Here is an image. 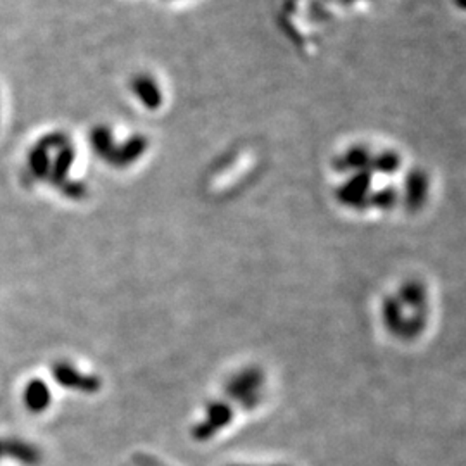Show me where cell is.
<instances>
[{"label":"cell","instance_id":"1","mask_svg":"<svg viewBox=\"0 0 466 466\" xmlns=\"http://www.w3.org/2000/svg\"><path fill=\"white\" fill-rule=\"evenodd\" d=\"M264 375L260 368H246L235 373L224 385V392L231 399L239 401L244 410H253L260 403V390L263 389Z\"/></svg>","mask_w":466,"mask_h":466},{"label":"cell","instance_id":"2","mask_svg":"<svg viewBox=\"0 0 466 466\" xmlns=\"http://www.w3.org/2000/svg\"><path fill=\"white\" fill-rule=\"evenodd\" d=\"M233 418V410L224 401H211L206 407V416L192 428V437L204 442L220 434Z\"/></svg>","mask_w":466,"mask_h":466},{"label":"cell","instance_id":"3","mask_svg":"<svg viewBox=\"0 0 466 466\" xmlns=\"http://www.w3.org/2000/svg\"><path fill=\"white\" fill-rule=\"evenodd\" d=\"M370 187H372V173L358 171L354 176L347 180L339 190H337V199L349 207H363L368 204Z\"/></svg>","mask_w":466,"mask_h":466},{"label":"cell","instance_id":"4","mask_svg":"<svg viewBox=\"0 0 466 466\" xmlns=\"http://www.w3.org/2000/svg\"><path fill=\"white\" fill-rule=\"evenodd\" d=\"M428 193L427 175L421 171H411L406 176L404 185V204L410 211H418L423 207Z\"/></svg>","mask_w":466,"mask_h":466},{"label":"cell","instance_id":"5","mask_svg":"<svg viewBox=\"0 0 466 466\" xmlns=\"http://www.w3.org/2000/svg\"><path fill=\"white\" fill-rule=\"evenodd\" d=\"M147 138L142 137V135H135V137L128 138L125 144H121L120 147L116 145L114 154L111 156L109 162L118 168H125V166H130L131 162H135L137 159H140V156L147 151Z\"/></svg>","mask_w":466,"mask_h":466},{"label":"cell","instance_id":"6","mask_svg":"<svg viewBox=\"0 0 466 466\" xmlns=\"http://www.w3.org/2000/svg\"><path fill=\"white\" fill-rule=\"evenodd\" d=\"M56 379L59 380L63 385L73 387V389H80L83 392H97L100 387V380L97 377H87L83 373L76 372L73 366L70 365H59L56 368Z\"/></svg>","mask_w":466,"mask_h":466},{"label":"cell","instance_id":"7","mask_svg":"<svg viewBox=\"0 0 466 466\" xmlns=\"http://www.w3.org/2000/svg\"><path fill=\"white\" fill-rule=\"evenodd\" d=\"M382 316L383 323L396 337H401L404 325H406V313H404V306L401 304L397 297H387L382 306Z\"/></svg>","mask_w":466,"mask_h":466},{"label":"cell","instance_id":"8","mask_svg":"<svg viewBox=\"0 0 466 466\" xmlns=\"http://www.w3.org/2000/svg\"><path fill=\"white\" fill-rule=\"evenodd\" d=\"M397 299L403 306L413 309L414 313H421L425 315V308H427V290L420 282H407L401 287Z\"/></svg>","mask_w":466,"mask_h":466},{"label":"cell","instance_id":"9","mask_svg":"<svg viewBox=\"0 0 466 466\" xmlns=\"http://www.w3.org/2000/svg\"><path fill=\"white\" fill-rule=\"evenodd\" d=\"M372 158L368 149L365 147H352L335 162L337 171H349V169H354L358 171H370V166H372Z\"/></svg>","mask_w":466,"mask_h":466},{"label":"cell","instance_id":"10","mask_svg":"<svg viewBox=\"0 0 466 466\" xmlns=\"http://www.w3.org/2000/svg\"><path fill=\"white\" fill-rule=\"evenodd\" d=\"M134 92L147 109H159L162 104V94L158 83L151 76H138L134 80Z\"/></svg>","mask_w":466,"mask_h":466},{"label":"cell","instance_id":"11","mask_svg":"<svg viewBox=\"0 0 466 466\" xmlns=\"http://www.w3.org/2000/svg\"><path fill=\"white\" fill-rule=\"evenodd\" d=\"M74 162V151L70 145H64L59 149V154L56 156L52 162H50V180H52L54 185H63L67 178V173H70L71 166Z\"/></svg>","mask_w":466,"mask_h":466},{"label":"cell","instance_id":"12","mask_svg":"<svg viewBox=\"0 0 466 466\" xmlns=\"http://www.w3.org/2000/svg\"><path fill=\"white\" fill-rule=\"evenodd\" d=\"M90 144L92 149L97 152V156H100L102 159H111V156L114 154V138H112V134L109 131V128L105 127H97L92 130L90 134Z\"/></svg>","mask_w":466,"mask_h":466},{"label":"cell","instance_id":"13","mask_svg":"<svg viewBox=\"0 0 466 466\" xmlns=\"http://www.w3.org/2000/svg\"><path fill=\"white\" fill-rule=\"evenodd\" d=\"M370 168L377 173H382V175H394L401 168V158L399 154L392 151L380 152L379 156L372 158V166Z\"/></svg>","mask_w":466,"mask_h":466},{"label":"cell","instance_id":"14","mask_svg":"<svg viewBox=\"0 0 466 466\" xmlns=\"http://www.w3.org/2000/svg\"><path fill=\"white\" fill-rule=\"evenodd\" d=\"M30 169H32V173L36 178H47L50 173L49 151L40 147L39 144H36V147L30 154Z\"/></svg>","mask_w":466,"mask_h":466},{"label":"cell","instance_id":"15","mask_svg":"<svg viewBox=\"0 0 466 466\" xmlns=\"http://www.w3.org/2000/svg\"><path fill=\"white\" fill-rule=\"evenodd\" d=\"M49 399H50V394L43 383L35 382L30 385L28 394H26V401H28V406L32 407V410H35V411L43 410V407L49 404Z\"/></svg>","mask_w":466,"mask_h":466},{"label":"cell","instance_id":"16","mask_svg":"<svg viewBox=\"0 0 466 466\" xmlns=\"http://www.w3.org/2000/svg\"><path fill=\"white\" fill-rule=\"evenodd\" d=\"M396 202L397 192L392 187H385V189L379 190V192L372 193V195L368 197V204L379 207V209H389V207H392Z\"/></svg>","mask_w":466,"mask_h":466},{"label":"cell","instance_id":"17","mask_svg":"<svg viewBox=\"0 0 466 466\" xmlns=\"http://www.w3.org/2000/svg\"><path fill=\"white\" fill-rule=\"evenodd\" d=\"M61 187H63V192L71 199H81L87 193V187L81 182H64Z\"/></svg>","mask_w":466,"mask_h":466},{"label":"cell","instance_id":"18","mask_svg":"<svg viewBox=\"0 0 466 466\" xmlns=\"http://www.w3.org/2000/svg\"><path fill=\"white\" fill-rule=\"evenodd\" d=\"M233 466H256V465H233ZM275 466H280V465H275Z\"/></svg>","mask_w":466,"mask_h":466}]
</instances>
